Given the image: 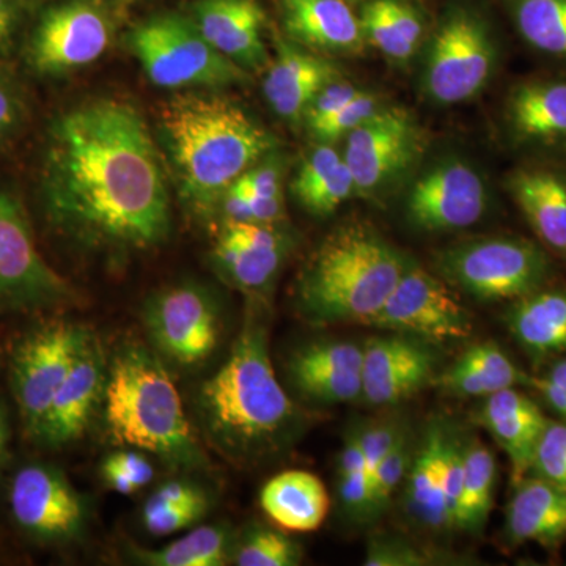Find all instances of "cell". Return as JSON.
I'll return each instance as SVG.
<instances>
[{"mask_svg":"<svg viewBox=\"0 0 566 566\" xmlns=\"http://www.w3.org/2000/svg\"><path fill=\"white\" fill-rule=\"evenodd\" d=\"M338 495L349 516L370 517V476L356 430L346 438L337 469Z\"/></svg>","mask_w":566,"mask_h":566,"instance_id":"cell-38","label":"cell"},{"mask_svg":"<svg viewBox=\"0 0 566 566\" xmlns=\"http://www.w3.org/2000/svg\"><path fill=\"white\" fill-rule=\"evenodd\" d=\"M293 241L279 223L223 221L211 259L223 281L249 296L273 285Z\"/></svg>","mask_w":566,"mask_h":566,"instance_id":"cell-17","label":"cell"},{"mask_svg":"<svg viewBox=\"0 0 566 566\" xmlns=\"http://www.w3.org/2000/svg\"><path fill=\"white\" fill-rule=\"evenodd\" d=\"M344 142L342 155L356 193L379 199L411 174L422 159L428 139L411 112L387 104Z\"/></svg>","mask_w":566,"mask_h":566,"instance_id":"cell-9","label":"cell"},{"mask_svg":"<svg viewBox=\"0 0 566 566\" xmlns=\"http://www.w3.org/2000/svg\"><path fill=\"white\" fill-rule=\"evenodd\" d=\"M275 57L264 70L263 95L271 111L290 125H303L305 111L316 93L342 80L337 63L275 35Z\"/></svg>","mask_w":566,"mask_h":566,"instance_id":"cell-21","label":"cell"},{"mask_svg":"<svg viewBox=\"0 0 566 566\" xmlns=\"http://www.w3.org/2000/svg\"><path fill=\"white\" fill-rule=\"evenodd\" d=\"M412 461L411 442L406 431H401L390 452L376 469L371 480L370 517H378L386 512L395 491L400 486L401 480L408 474Z\"/></svg>","mask_w":566,"mask_h":566,"instance_id":"cell-39","label":"cell"},{"mask_svg":"<svg viewBox=\"0 0 566 566\" xmlns=\"http://www.w3.org/2000/svg\"><path fill=\"white\" fill-rule=\"evenodd\" d=\"M430 564L415 546L398 539H378L368 545L365 565L367 566H420Z\"/></svg>","mask_w":566,"mask_h":566,"instance_id":"cell-47","label":"cell"},{"mask_svg":"<svg viewBox=\"0 0 566 566\" xmlns=\"http://www.w3.org/2000/svg\"><path fill=\"white\" fill-rule=\"evenodd\" d=\"M528 386L535 387L539 394L545 397L547 403L554 411L564 417L566 422V389L554 382L553 379L547 378H526Z\"/></svg>","mask_w":566,"mask_h":566,"instance_id":"cell-51","label":"cell"},{"mask_svg":"<svg viewBox=\"0 0 566 566\" xmlns=\"http://www.w3.org/2000/svg\"><path fill=\"white\" fill-rule=\"evenodd\" d=\"M10 441V422L7 416L6 406L0 401V471H2L3 461H6L7 449Z\"/></svg>","mask_w":566,"mask_h":566,"instance_id":"cell-52","label":"cell"},{"mask_svg":"<svg viewBox=\"0 0 566 566\" xmlns=\"http://www.w3.org/2000/svg\"><path fill=\"white\" fill-rule=\"evenodd\" d=\"M506 535L515 545H557L566 538V491L538 476H524L506 509Z\"/></svg>","mask_w":566,"mask_h":566,"instance_id":"cell-27","label":"cell"},{"mask_svg":"<svg viewBox=\"0 0 566 566\" xmlns=\"http://www.w3.org/2000/svg\"><path fill=\"white\" fill-rule=\"evenodd\" d=\"M504 126L516 148L546 153L566 144V73L516 82L505 98Z\"/></svg>","mask_w":566,"mask_h":566,"instance_id":"cell-19","label":"cell"},{"mask_svg":"<svg viewBox=\"0 0 566 566\" xmlns=\"http://www.w3.org/2000/svg\"><path fill=\"white\" fill-rule=\"evenodd\" d=\"M401 431H403V427L394 422V420L365 424V427L356 430L360 450L364 453L365 465H367L368 476H370V491L376 469L385 460L387 453L390 452L397 439L400 438Z\"/></svg>","mask_w":566,"mask_h":566,"instance_id":"cell-46","label":"cell"},{"mask_svg":"<svg viewBox=\"0 0 566 566\" xmlns=\"http://www.w3.org/2000/svg\"><path fill=\"white\" fill-rule=\"evenodd\" d=\"M233 546L229 527L202 526L161 549L133 547V557L150 566H223L232 560Z\"/></svg>","mask_w":566,"mask_h":566,"instance_id":"cell-35","label":"cell"},{"mask_svg":"<svg viewBox=\"0 0 566 566\" xmlns=\"http://www.w3.org/2000/svg\"><path fill=\"white\" fill-rule=\"evenodd\" d=\"M9 504L17 526L36 542L62 545L84 532V499L54 465L32 463L18 469Z\"/></svg>","mask_w":566,"mask_h":566,"instance_id":"cell-16","label":"cell"},{"mask_svg":"<svg viewBox=\"0 0 566 566\" xmlns=\"http://www.w3.org/2000/svg\"><path fill=\"white\" fill-rule=\"evenodd\" d=\"M531 471L566 491V423L547 422L536 446Z\"/></svg>","mask_w":566,"mask_h":566,"instance_id":"cell-42","label":"cell"},{"mask_svg":"<svg viewBox=\"0 0 566 566\" xmlns=\"http://www.w3.org/2000/svg\"><path fill=\"white\" fill-rule=\"evenodd\" d=\"M387 106L381 96L374 92L360 91L359 95L354 96L352 102L345 104L337 114L329 120L324 122L318 128L314 129L308 136L316 144H335L337 140H344L349 133L359 128L368 118L374 117L376 112Z\"/></svg>","mask_w":566,"mask_h":566,"instance_id":"cell-40","label":"cell"},{"mask_svg":"<svg viewBox=\"0 0 566 566\" xmlns=\"http://www.w3.org/2000/svg\"><path fill=\"white\" fill-rule=\"evenodd\" d=\"M480 422L509 457L513 483L521 482L531 471L536 446L549 420L534 400L509 387L486 397Z\"/></svg>","mask_w":566,"mask_h":566,"instance_id":"cell-26","label":"cell"},{"mask_svg":"<svg viewBox=\"0 0 566 566\" xmlns=\"http://www.w3.org/2000/svg\"><path fill=\"white\" fill-rule=\"evenodd\" d=\"M156 123L178 193L197 212L218 207L245 170L279 147L251 112L208 88L175 93L159 106Z\"/></svg>","mask_w":566,"mask_h":566,"instance_id":"cell-2","label":"cell"},{"mask_svg":"<svg viewBox=\"0 0 566 566\" xmlns=\"http://www.w3.org/2000/svg\"><path fill=\"white\" fill-rule=\"evenodd\" d=\"M510 333L531 356L566 353V289H543L512 301L506 312Z\"/></svg>","mask_w":566,"mask_h":566,"instance_id":"cell-31","label":"cell"},{"mask_svg":"<svg viewBox=\"0 0 566 566\" xmlns=\"http://www.w3.org/2000/svg\"><path fill=\"white\" fill-rule=\"evenodd\" d=\"M24 122V102L17 85L0 73V147L13 139Z\"/></svg>","mask_w":566,"mask_h":566,"instance_id":"cell-49","label":"cell"},{"mask_svg":"<svg viewBox=\"0 0 566 566\" xmlns=\"http://www.w3.org/2000/svg\"><path fill=\"white\" fill-rule=\"evenodd\" d=\"M497 464L491 450L479 439L464 444L463 485L457 506L455 527L479 532L493 509Z\"/></svg>","mask_w":566,"mask_h":566,"instance_id":"cell-36","label":"cell"},{"mask_svg":"<svg viewBox=\"0 0 566 566\" xmlns=\"http://www.w3.org/2000/svg\"><path fill=\"white\" fill-rule=\"evenodd\" d=\"M349 3L364 2V0H348Z\"/></svg>","mask_w":566,"mask_h":566,"instance_id":"cell-55","label":"cell"},{"mask_svg":"<svg viewBox=\"0 0 566 566\" xmlns=\"http://www.w3.org/2000/svg\"><path fill=\"white\" fill-rule=\"evenodd\" d=\"M197 403L205 433L232 460L273 455L300 430V411L275 376L266 318L255 303L248 305L232 352L203 382Z\"/></svg>","mask_w":566,"mask_h":566,"instance_id":"cell-3","label":"cell"},{"mask_svg":"<svg viewBox=\"0 0 566 566\" xmlns=\"http://www.w3.org/2000/svg\"><path fill=\"white\" fill-rule=\"evenodd\" d=\"M363 363L364 346L354 342H312L290 354L285 375L304 400L348 403L363 397Z\"/></svg>","mask_w":566,"mask_h":566,"instance_id":"cell-18","label":"cell"},{"mask_svg":"<svg viewBox=\"0 0 566 566\" xmlns=\"http://www.w3.org/2000/svg\"><path fill=\"white\" fill-rule=\"evenodd\" d=\"M547 378L553 379L554 382H557L558 386L566 389V357L565 359L558 360V363L551 368Z\"/></svg>","mask_w":566,"mask_h":566,"instance_id":"cell-53","label":"cell"},{"mask_svg":"<svg viewBox=\"0 0 566 566\" xmlns=\"http://www.w3.org/2000/svg\"><path fill=\"white\" fill-rule=\"evenodd\" d=\"M423 48L420 92L436 106H457L479 96L501 61L493 24L469 6L447 9Z\"/></svg>","mask_w":566,"mask_h":566,"instance_id":"cell-6","label":"cell"},{"mask_svg":"<svg viewBox=\"0 0 566 566\" xmlns=\"http://www.w3.org/2000/svg\"><path fill=\"white\" fill-rule=\"evenodd\" d=\"M283 161L277 153L264 156L262 161L253 164L230 188L249 197L274 199L283 197ZM229 188V189H230Z\"/></svg>","mask_w":566,"mask_h":566,"instance_id":"cell-44","label":"cell"},{"mask_svg":"<svg viewBox=\"0 0 566 566\" xmlns=\"http://www.w3.org/2000/svg\"><path fill=\"white\" fill-rule=\"evenodd\" d=\"M232 560L238 566H294L301 564V546L268 527H251L234 543Z\"/></svg>","mask_w":566,"mask_h":566,"instance_id":"cell-37","label":"cell"},{"mask_svg":"<svg viewBox=\"0 0 566 566\" xmlns=\"http://www.w3.org/2000/svg\"><path fill=\"white\" fill-rule=\"evenodd\" d=\"M446 282L480 301H515L551 281V253L521 237H483L442 249L434 259Z\"/></svg>","mask_w":566,"mask_h":566,"instance_id":"cell-8","label":"cell"},{"mask_svg":"<svg viewBox=\"0 0 566 566\" xmlns=\"http://www.w3.org/2000/svg\"><path fill=\"white\" fill-rule=\"evenodd\" d=\"M527 376L494 342H482L465 349L450 365L439 385L458 397H490L499 390L526 382Z\"/></svg>","mask_w":566,"mask_h":566,"instance_id":"cell-33","label":"cell"},{"mask_svg":"<svg viewBox=\"0 0 566 566\" xmlns=\"http://www.w3.org/2000/svg\"><path fill=\"white\" fill-rule=\"evenodd\" d=\"M546 153H556V155L562 156V158L566 159V144L558 145V147L554 148V150Z\"/></svg>","mask_w":566,"mask_h":566,"instance_id":"cell-54","label":"cell"},{"mask_svg":"<svg viewBox=\"0 0 566 566\" xmlns=\"http://www.w3.org/2000/svg\"><path fill=\"white\" fill-rule=\"evenodd\" d=\"M126 43L148 81L158 87L221 91L251 80V73L205 40L189 14H155L134 25Z\"/></svg>","mask_w":566,"mask_h":566,"instance_id":"cell-7","label":"cell"},{"mask_svg":"<svg viewBox=\"0 0 566 566\" xmlns=\"http://www.w3.org/2000/svg\"><path fill=\"white\" fill-rule=\"evenodd\" d=\"M208 497L202 488L189 480H170L163 483L145 502L144 506H166L188 504V502L199 501V499Z\"/></svg>","mask_w":566,"mask_h":566,"instance_id":"cell-50","label":"cell"},{"mask_svg":"<svg viewBox=\"0 0 566 566\" xmlns=\"http://www.w3.org/2000/svg\"><path fill=\"white\" fill-rule=\"evenodd\" d=\"M210 497L188 502V504L166 506H144L142 523L155 536H167L193 526L208 513Z\"/></svg>","mask_w":566,"mask_h":566,"instance_id":"cell-43","label":"cell"},{"mask_svg":"<svg viewBox=\"0 0 566 566\" xmlns=\"http://www.w3.org/2000/svg\"><path fill=\"white\" fill-rule=\"evenodd\" d=\"M144 324L155 348L181 367L205 363L221 340V307L210 290L192 282L148 297Z\"/></svg>","mask_w":566,"mask_h":566,"instance_id":"cell-13","label":"cell"},{"mask_svg":"<svg viewBox=\"0 0 566 566\" xmlns=\"http://www.w3.org/2000/svg\"><path fill=\"white\" fill-rule=\"evenodd\" d=\"M434 356L416 338L374 337L364 346L363 397L382 406L406 400L428 385Z\"/></svg>","mask_w":566,"mask_h":566,"instance_id":"cell-24","label":"cell"},{"mask_svg":"<svg viewBox=\"0 0 566 566\" xmlns=\"http://www.w3.org/2000/svg\"><path fill=\"white\" fill-rule=\"evenodd\" d=\"M40 6L41 0H0V55L10 51L18 33Z\"/></svg>","mask_w":566,"mask_h":566,"instance_id":"cell-48","label":"cell"},{"mask_svg":"<svg viewBox=\"0 0 566 566\" xmlns=\"http://www.w3.org/2000/svg\"><path fill=\"white\" fill-rule=\"evenodd\" d=\"M290 188L297 205L316 218L333 214L349 197L356 196L344 155L333 144H316L304 156Z\"/></svg>","mask_w":566,"mask_h":566,"instance_id":"cell-32","label":"cell"},{"mask_svg":"<svg viewBox=\"0 0 566 566\" xmlns=\"http://www.w3.org/2000/svg\"><path fill=\"white\" fill-rule=\"evenodd\" d=\"M449 430L434 423L424 431L408 471V505L424 527H452L446 494V447Z\"/></svg>","mask_w":566,"mask_h":566,"instance_id":"cell-30","label":"cell"},{"mask_svg":"<svg viewBox=\"0 0 566 566\" xmlns=\"http://www.w3.org/2000/svg\"><path fill=\"white\" fill-rule=\"evenodd\" d=\"M39 188L48 223L87 251H150L172 229L166 163L142 112L122 98L52 118Z\"/></svg>","mask_w":566,"mask_h":566,"instance_id":"cell-1","label":"cell"},{"mask_svg":"<svg viewBox=\"0 0 566 566\" xmlns=\"http://www.w3.org/2000/svg\"><path fill=\"white\" fill-rule=\"evenodd\" d=\"M282 35L316 54L360 55L368 46L348 0H275Z\"/></svg>","mask_w":566,"mask_h":566,"instance_id":"cell-25","label":"cell"},{"mask_svg":"<svg viewBox=\"0 0 566 566\" xmlns=\"http://www.w3.org/2000/svg\"><path fill=\"white\" fill-rule=\"evenodd\" d=\"M556 158L521 164L509 174L505 185L538 243L566 259V159Z\"/></svg>","mask_w":566,"mask_h":566,"instance_id":"cell-23","label":"cell"},{"mask_svg":"<svg viewBox=\"0 0 566 566\" xmlns=\"http://www.w3.org/2000/svg\"><path fill=\"white\" fill-rule=\"evenodd\" d=\"M370 324L436 344L464 340L472 334L471 315L444 279L412 260Z\"/></svg>","mask_w":566,"mask_h":566,"instance_id":"cell-14","label":"cell"},{"mask_svg":"<svg viewBox=\"0 0 566 566\" xmlns=\"http://www.w3.org/2000/svg\"><path fill=\"white\" fill-rule=\"evenodd\" d=\"M189 18L205 40L248 73H260L271 63L264 43L266 13L259 0H197Z\"/></svg>","mask_w":566,"mask_h":566,"instance_id":"cell-22","label":"cell"},{"mask_svg":"<svg viewBox=\"0 0 566 566\" xmlns=\"http://www.w3.org/2000/svg\"><path fill=\"white\" fill-rule=\"evenodd\" d=\"M490 207L486 178L468 159H438L417 177L406 196L408 221L423 232H453L475 226Z\"/></svg>","mask_w":566,"mask_h":566,"instance_id":"cell-15","label":"cell"},{"mask_svg":"<svg viewBox=\"0 0 566 566\" xmlns=\"http://www.w3.org/2000/svg\"><path fill=\"white\" fill-rule=\"evenodd\" d=\"M24 59L32 73L59 77L92 65L109 50L114 25L92 0H62L35 14Z\"/></svg>","mask_w":566,"mask_h":566,"instance_id":"cell-11","label":"cell"},{"mask_svg":"<svg viewBox=\"0 0 566 566\" xmlns=\"http://www.w3.org/2000/svg\"><path fill=\"white\" fill-rule=\"evenodd\" d=\"M411 259L365 222L337 227L297 275L294 303L314 324H370Z\"/></svg>","mask_w":566,"mask_h":566,"instance_id":"cell-4","label":"cell"},{"mask_svg":"<svg viewBox=\"0 0 566 566\" xmlns=\"http://www.w3.org/2000/svg\"><path fill=\"white\" fill-rule=\"evenodd\" d=\"M102 475L106 485L123 495L142 490L151 482L155 469L147 457L132 450L111 453L102 465Z\"/></svg>","mask_w":566,"mask_h":566,"instance_id":"cell-41","label":"cell"},{"mask_svg":"<svg viewBox=\"0 0 566 566\" xmlns=\"http://www.w3.org/2000/svg\"><path fill=\"white\" fill-rule=\"evenodd\" d=\"M260 505L283 531L308 534L323 526L329 513L331 499L319 476L292 469L264 483L260 491Z\"/></svg>","mask_w":566,"mask_h":566,"instance_id":"cell-28","label":"cell"},{"mask_svg":"<svg viewBox=\"0 0 566 566\" xmlns=\"http://www.w3.org/2000/svg\"><path fill=\"white\" fill-rule=\"evenodd\" d=\"M106 379L107 364L102 345L91 334L59 387L35 436L36 441L51 449H61L77 441L103 400Z\"/></svg>","mask_w":566,"mask_h":566,"instance_id":"cell-20","label":"cell"},{"mask_svg":"<svg viewBox=\"0 0 566 566\" xmlns=\"http://www.w3.org/2000/svg\"><path fill=\"white\" fill-rule=\"evenodd\" d=\"M76 300L73 286L41 255L17 197L0 192V308L50 311Z\"/></svg>","mask_w":566,"mask_h":566,"instance_id":"cell-12","label":"cell"},{"mask_svg":"<svg viewBox=\"0 0 566 566\" xmlns=\"http://www.w3.org/2000/svg\"><path fill=\"white\" fill-rule=\"evenodd\" d=\"M92 333L69 319L33 327L14 345L10 386L28 434L35 438L48 409Z\"/></svg>","mask_w":566,"mask_h":566,"instance_id":"cell-10","label":"cell"},{"mask_svg":"<svg viewBox=\"0 0 566 566\" xmlns=\"http://www.w3.org/2000/svg\"><path fill=\"white\" fill-rule=\"evenodd\" d=\"M359 21L368 46L406 65L427 41V18L415 0H364Z\"/></svg>","mask_w":566,"mask_h":566,"instance_id":"cell-29","label":"cell"},{"mask_svg":"<svg viewBox=\"0 0 566 566\" xmlns=\"http://www.w3.org/2000/svg\"><path fill=\"white\" fill-rule=\"evenodd\" d=\"M103 401L107 431L118 444L145 450L174 468L207 464L177 386L144 346L126 345L115 354Z\"/></svg>","mask_w":566,"mask_h":566,"instance_id":"cell-5","label":"cell"},{"mask_svg":"<svg viewBox=\"0 0 566 566\" xmlns=\"http://www.w3.org/2000/svg\"><path fill=\"white\" fill-rule=\"evenodd\" d=\"M528 51L566 73V0H502Z\"/></svg>","mask_w":566,"mask_h":566,"instance_id":"cell-34","label":"cell"},{"mask_svg":"<svg viewBox=\"0 0 566 566\" xmlns=\"http://www.w3.org/2000/svg\"><path fill=\"white\" fill-rule=\"evenodd\" d=\"M363 88L357 87L352 82L337 80L327 84L323 91L316 93L314 102L308 104L303 118L305 132L311 134L314 129L329 120L333 115L337 114L345 104L352 102L354 96L359 95Z\"/></svg>","mask_w":566,"mask_h":566,"instance_id":"cell-45","label":"cell"}]
</instances>
